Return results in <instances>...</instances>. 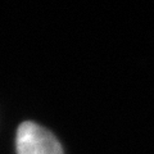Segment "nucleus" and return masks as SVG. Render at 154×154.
<instances>
[{
  "mask_svg": "<svg viewBox=\"0 0 154 154\" xmlns=\"http://www.w3.org/2000/svg\"><path fill=\"white\" fill-rule=\"evenodd\" d=\"M16 149L17 154H63L60 143L54 135L31 121L19 125Z\"/></svg>",
  "mask_w": 154,
  "mask_h": 154,
  "instance_id": "obj_1",
  "label": "nucleus"
}]
</instances>
